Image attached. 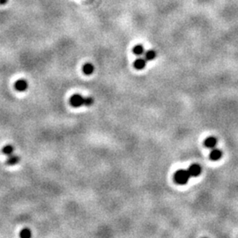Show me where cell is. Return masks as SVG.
<instances>
[{"instance_id":"cell-1","label":"cell","mask_w":238,"mask_h":238,"mask_svg":"<svg viewBox=\"0 0 238 238\" xmlns=\"http://www.w3.org/2000/svg\"><path fill=\"white\" fill-rule=\"evenodd\" d=\"M190 177H191V175L189 173V171L184 170V169H180V170L176 171L174 176L175 183L178 184H181V185L186 184L190 179Z\"/></svg>"},{"instance_id":"cell-2","label":"cell","mask_w":238,"mask_h":238,"mask_svg":"<svg viewBox=\"0 0 238 238\" xmlns=\"http://www.w3.org/2000/svg\"><path fill=\"white\" fill-rule=\"evenodd\" d=\"M70 103L72 107L74 108H80L84 105L85 103V98L82 96L81 94H78L75 93L73 94L70 99Z\"/></svg>"},{"instance_id":"cell-3","label":"cell","mask_w":238,"mask_h":238,"mask_svg":"<svg viewBox=\"0 0 238 238\" xmlns=\"http://www.w3.org/2000/svg\"><path fill=\"white\" fill-rule=\"evenodd\" d=\"M14 87H15V89L19 92H25L28 88V83L26 80L20 79V80H18L17 81L15 82Z\"/></svg>"},{"instance_id":"cell-4","label":"cell","mask_w":238,"mask_h":238,"mask_svg":"<svg viewBox=\"0 0 238 238\" xmlns=\"http://www.w3.org/2000/svg\"><path fill=\"white\" fill-rule=\"evenodd\" d=\"M188 171H189V173L191 175V177H192V176H193V177H197V176H198L199 175L201 174L202 169H201L200 165H198V164H192V165L190 166Z\"/></svg>"},{"instance_id":"cell-5","label":"cell","mask_w":238,"mask_h":238,"mask_svg":"<svg viewBox=\"0 0 238 238\" xmlns=\"http://www.w3.org/2000/svg\"><path fill=\"white\" fill-rule=\"evenodd\" d=\"M133 65L137 70H143L146 65V60L145 58H138L135 60Z\"/></svg>"},{"instance_id":"cell-6","label":"cell","mask_w":238,"mask_h":238,"mask_svg":"<svg viewBox=\"0 0 238 238\" xmlns=\"http://www.w3.org/2000/svg\"><path fill=\"white\" fill-rule=\"evenodd\" d=\"M222 157V152L219 149H214L210 153V159L214 162L219 161Z\"/></svg>"},{"instance_id":"cell-7","label":"cell","mask_w":238,"mask_h":238,"mask_svg":"<svg viewBox=\"0 0 238 238\" xmlns=\"http://www.w3.org/2000/svg\"><path fill=\"white\" fill-rule=\"evenodd\" d=\"M204 144L207 148L212 149V148H214L215 145H217V140L214 137H208V138H206V140H205Z\"/></svg>"},{"instance_id":"cell-8","label":"cell","mask_w":238,"mask_h":238,"mask_svg":"<svg viewBox=\"0 0 238 238\" xmlns=\"http://www.w3.org/2000/svg\"><path fill=\"white\" fill-rule=\"evenodd\" d=\"M82 71H83V72H84L86 75H91L93 71H94V66H93L92 64L87 63V64L83 65Z\"/></svg>"},{"instance_id":"cell-9","label":"cell","mask_w":238,"mask_h":238,"mask_svg":"<svg viewBox=\"0 0 238 238\" xmlns=\"http://www.w3.org/2000/svg\"><path fill=\"white\" fill-rule=\"evenodd\" d=\"M19 162V158L17 155H14V154L9 155L7 161H6V164H8V165H10V166L16 165V164Z\"/></svg>"},{"instance_id":"cell-10","label":"cell","mask_w":238,"mask_h":238,"mask_svg":"<svg viewBox=\"0 0 238 238\" xmlns=\"http://www.w3.org/2000/svg\"><path fill=\"white\" fill-rule=\"evenodd\" d=\"M132 51H133V53L135 55H137V56H141V55H143V54L145 53V50H144V47L142 46L141 44H138V45L134 46Z\"/></svg>"},{"instance_id":"cell-11","label":"cell","mask_w":238,"mask_h":238,"mask_svg":"<svg viewBox=\"0 0 238 238\" xmlns=\"http://www.w3.org/2000/svg\"><path fill=\"white\" fill-rule=\"evenodd\" d=\"M156 58V52L154 50H147L145 53V59L146 61H151Z\"/></svg>"},{"instance_id":"cell-12","label":"cell","mask_w":238,"mask_h":238,"mask_svg":"<svg viewBox=\"0 0 238 238\" xmlns=\"http://www.w3.org/2000/svg\"><path fill=\"white\" fill-rule=\"evenodd\" d=\"M14 151V148H13V146L12 145H5L4 147H3V149H2V152H3V154H6V155H11L12 154V153Z\"/></svg>"},{"instance_id":"cell-13","label":"cell","mask_w":238,"mask_h":238,"mask_svg":"<svg viewBox=\"0 0 238 238\" xmlns=\"http://www.w3.org/2000/svg\"><path fill=\"white\" fill-rule=\"evenodd\" d=\"M31 236H32V233L29 228H23L19 233V236L22 238H29L31 237Z\"/></svg>"},{"instance_id":"cell-14","label":"cell","mask_w":238,"mask_h":238,"mask_svg":"<svg viewBox=\"0 0 238 238\" xmlns=\"http://www.w3.org/2000/svg\"><path fill=\"white\" fill-rule=\"evenodd\" d=\"M93 103V99L92 98V97H87V98H85V103H84L85 106L89 107V106H91Z\"/></svg>"},{"instance_id":"cell-15","label":"cell","mask_w":238,"mask_h":238,"mask_svg":"<svg viewBox=\"0 0 238 238\" xmlns=\"http://www.w3.org/2000/svg\"><path fill=\"white\" fill-rule=\"evenodd\" d=\"M7 2H8V0H0V5L4 6V5L7 4Z\"/></svg>"}]
</instances>
